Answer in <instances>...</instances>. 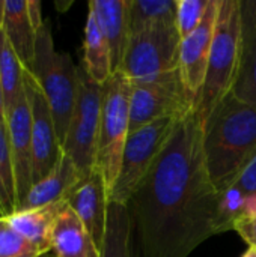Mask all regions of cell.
<instances>
[{
    "instance_id": "1",
    "label": "cell",
    "mask_w": 256,
    "mask_h": 257,
    "mask_svg": "<svg viewBox=\"0 0 256 257\" xmlns=\"http://www.w3.org/2000/svg\"><path fill=\"white\" fill-rule=\"evenodd\" d=\"M127 209L134 257H189L219 235V191L207 170L196 110L178 119Z\"/></svg>"
},
{
    "instance_id": "11",
    "label": "cell",
    "mask_w": 256,
    "mask_h": 257,
    "mask_svg": "<svg viewBox=\"0 0 256 257\" xmlns=\"http://www.w3.org/2000/svg\"><path fill=\"white\" fill-rule=\"evenodd\" d=\"M219 5L220 0H210V6L202 23L187 38L181 39L180 45V75L195 110L207 75Z\"/></svg>"
},
{
    "instance_id": "31",
    "label": "cell",
    "mask_w": 256,
    "mask_h": 257,
    "mask_svg": "<svg viewBox=\"0 0 256 257\" xmlns=\"http://www.w3.org/2000/svg\"><path fill=\"white\" fill-rule=\"evenodd\" d=\"M256 217V194H246L243 203V218Z\"/></svg>"
},
{
    "instance_id": "10",
    "label": "cell",
    "mask_w": 256,
    "mask_h": 257,
    "mask_svg": "<svg viewBox=\"0 0 256 257\" xmlns=\"http://www.w3.org/2000/svg\"><path fill=\"white\" fill-rule=\"evenodd\" d=\"M24 92L30 108L32 146H33V185L44 179L62 157L50 104L35 77L24 69Z\"/></svg>"
},
{
    "instance_id": "6",
    "label": "cell",
    "mask_w": 256,
    "mask_h": 257,
    "mask_svg": "<svg viewBox=\"0 0 256 257\" xmlns=\"http://www.w3.org/2000/svg\"><path fill=\"white\" fill-rule=\"evenodd\" d=\"M101 110L103 86L95 83L80 65L77 99L62 149L72 160L83 179L97 169Z\"/></svg>"
},
{
    "instance_id": "34",
    "label": "cell",
    "mask_w": 256,
    "mask_h": 257,
    "mask_svg": "<svg viewBox=\"0 0 256 257\" xmlns=\"http://www.w3.org/2000/svg\"><path fill=\"white\" fill-rule=\"evenodd\" d=\"M3 14H5V0H0V27L3 23Z\"/></svg>"
},
{
    "instance_id": "3",
    "label": "cell",
    "mask_w": 256,
    "mask_h": 257,
    "mask_svg": "<svg viewBox=\"0 0 256 257\" xmlns=\"http://www.w3.org/2000/svg\"><path fill=\"white\" fill-rule=\"evenodd\" d=\"M240 0H220L204 87L196 105L202 122L232 92L241 59Z\"/></svg>"
},
{
    "instance_id": "25",
    "label": "cell",
    "mask_w": 256,
    "mask_h": 257,
    "mask_svg": "<svg viewBox=\"0 0 256 257\" xmlns=\"http://www.w3.org/2000/svg\"><path fill=\"white\" fill-rule=\"evenodd\" d=\"M244 197L246 194L235 185H231L219 193V211H217L219 233L234 230L235 221L243 218Z\"/></svg>"
},
{
    "instance_id": "7",
    "label": "cell",
    "mask_w": 256,
    "mask_h": 257,
    "mask_svg": "<svg viewBox=\"0 0 256 257\" xmlns=\"http://www.w3.org/2000/svg\"><path fill=\"white\" fill-rule=\"evenodd\" d=\"M180 45L181 36L177 24L133 33L118 72L136 83L177 71L180 69Z\"/></svg>"
},
{
    "instance_id": "19",
    "label": "cell",
    "mask_w": 256,
    "mask_h": 257,
    "mask_svg": "<svg viewBox=\"0 0 256 257\" xmlns=\"http://www.w3.org/2000/svg\"><path fill=\"white\" fill-rule=\"evenodd\" d=\"M81 66L84 68L86 74L101 86L106 84L113 75L109 45L91 12H88V20L84 26Z\"/></svg>"
},
{
    "instance_id": "5",
    "label": "cell",
    "mask_w": 256,
    "mask_h": 257,
    "mask_svg": "<svg viewBox=\"0 0 256 257\" xmlns=\"http://www.w3.org/2000/svg\"><path fill=\"white\" fill-rule=\"evenodd\" d=\"M130 80L116 72L103 84V110L97 151V169L101 172L109 197L119 176L122 152L130 134Z\"/></svg>"
},
{
    "instance_id": "23",
    "label": "cell",
    "mask_w": 256,
    "mask_h": 257,
    "mask_svg": "<svg viewBox=\"0 0 256 257\" xmlns=\"http://www.w3.org/2000/svg\"><path fill=\"white\" fill-rule=\"evenodd\" d=\"M24 66L12 48L8 36L0 29V78L5 98V111L24 92Z\"/></svg>"
},
{
    "instance_id": "29",
    "label": "cell",
    "mask_w": 256,
    "mask_h": 257,
    "mask_svg": "<svg viewBox=\"0 0 256 257\" xmlns=\"http://www.w3.org/2000/svg\"><path fill=\"white\" fill-rule=\"evenodd\" d=\"M234 230L243 238L249 247H256V217L240 218L234 224Z\"/></svg>"
},
{
    "instance_id": "13",
    "label": "cell",
    "mask_w": 256,
    "mask_h": 257,
    "mask_svg": "<svg viewBox=\"0 0 256 257\" xmlns=\"http://www.w3.org/2000/svg\"><path fill=\"white\" fill-rule=\"evenodd\" d=\"M66 202L86 226L101 251L107 230V212L110 203L109 191L101 172L95 169L88 178L81 179L71 191Z\"/></svg>"
},
{
    "instance_id": "12",
    "label": "cell",
    "mask_w": 256,
    "mask_h": 257,
    "mask_svg": "<svg viewBox=\"0 0 256 257\" xmlns=\"http://www.w3.org/2000/svg\"><path fill=\"white\" fill-rule=\"evenodd\" d=\"M5 123L9 139V148L14 163L18 209L33 187V146H32V125L30 108L26 92H23L15 102L5 111Z\"/></svg>"
},
{
    "instance_id": "14",
    "label": "cell",
    "mask_w": 256,
    "mask_h": 257,
    "mask_svg": "<svg viewBox=\"0 0 256 257\" xmlns=\"http://www.w3.org/2000/svg\"><path fill=\"white\" fill-rule=\"evenodd\" d=\"M89 12L94 15L109 45L113 74H116L122 65L131 36L130 0H91Z\"/></svg>"
},
{
    "instance_id": "8",
    "label": "cell",
    "mask_w": 256,
    "mask_h": 257,
    "mask_svg": "<svg viewBox=\"0 0 256 257\" xmlns=\"http://www.w3.org/2000/svg\"><path fill=\"white\" fill-rule=\"evenodd\" d=\"M178 119L180 117H163L128 134L122 152L119 176L109 197L110 202L127 206L134 190L164 148Z\"/></svg>"
},
{
    "instance_id": "9",
    "label": "cell",
    "mask_w": 256,
    "mask_h": 257,
    "mask_svg": "<svg viewBox=\"0 0 256 257\" xmlns=\"http://www.w3.org/2000/svg\"><path fill=\"white\" fill-rule=\"evenodd\" d=\"M192 110L195 107L186 93L180 69L155 80L131 83L130 133L163 117H183Z\"/></svg>"
},
{
    "instance_id": "16",
    "label": "cell",
    "mask_w": 256,
    "mask_h": 257,
    "mask_svg": "<svg viewBox=\"0 0 256 257\" xmlns=\"http://www.w3.org/2000/svg\"><path fill=\"white\" fill-rule=\"evenodd\" d=\"M51 251L54 257H101L94 238L69 205L63 208L54 223Z\"/></svg>"
},
{
    "instance_id": "22",
    "label": "cell",
    "mask_w": 256,
    "mask_h": 257,
    "mask_svg": "<svg viewBox=\"0 0 256 257\" xmlns=\"http://www.w3.org/2000/svg\"><path fill=\"white\" fill-rule=\"evenodd\" d=\"M243 47L232 93L256 108V29H241Z\"/></svg>"
},
{
    "instance_id": "26",
    "label": "cell",
    "mask_w": 256,
    "mask_h": 257,
    "mask_svg": "<svg viewBox=\"0 0 256 257\" xmlns=\"http://www.w3.org/2000/svg\"><path fill=\"white\" fill-rule=\"evenodd\" d=\"M39 250L0 217V257H41Z\"/></svg>"
},
{
    "instance_id": "32",
    "label": "cell",
    "mask_w": 256,
    "mask_h": 257,
    "mask_svg": "<svg viewBox=\"0 0 256 257\" xmlns=\"http://www.w3.org/2000/svg\"><path fill=\"white\" fill-rule=\"evenodd\" d=\"M0 120H5V98H3L2 78H0Z\"/></svg>"
},
{
    "instance_id": "30",
    "label": "cell",
    "mask_w": 256,
    "mask_h": 257,
    "mask_svg": "<svg viewBox=\"0 0 256 257\" xmlns=\"http://www.w3.org/2000/svg\"><path fill=\"white\" fill-rule=\"evenodd\" d=\"M27 12H29V18L32 21V26L38 32L42 27L44 21H45L42 18V14H41V2H38V0H27Z\"/></svg>"
},
{
    "instance_id": "18",
    "label": "cell",
    "mask_w": 256,
    "mask_h": 257,
    "mask_svg": "<svg viewBox=\"0 0 256 257\" xmlns=\"http://www.w3.org/2000/svg\"><path fill=\"white\" fill-rule=\"evenodd\" d=\"M0 29L8 36L23 66L29 69L35 57L38 32L29 18L27 0H5V14Z\"/></svg>"
},
{
    "instance_id": "24",
    "label": "cell",
    "mask_w": 256,
    "mask_h": 257,
    "mask_svg": "<svg viewBox=\"0 0 256 257\" xmlns=\"http://www.w3.org/2000/svg\"><path fill=\"white\" fill-rule=\"evenodd\" d=\"M18 211V194L14 163L5 120H0V217L8 218Z\"/></svg>"
},
{
    "instance_id": "20",
    "label": "cell",
    "mask_w": 256,
    "mask_h": 257,
    "mask_svg": "<svg viewBox=\"0 0 256 257\" xmlns=\"http://www.w3.org/2000/svg\"><path fill=\"white\" fill-rule=\"evenodd\" d=\"M101 257H134L131 242V221L125 205L110 202L107 230Z\"/></svg>"
},
{
    "instance_id": "27",
    "label": "cell",
    "mask_w": 256,
    "mask_h": 257,
    "mask_svg": "<svg viewBox=\"0 0 256 257\" xmlns=\"http://www.w3.org/2000/svg\"><path fill=\"white\" fill-rule=\"evenodd\" d=\"M208 6L210 0H177V29L181 39L199 27Z\"/></svg>"
},
{
    "instance_id": "2",
    "label": "cell",
    "mask_w": 256,
    "mask_h": 257,
    "mask_svg": "<svg viewBox=\"0 0 256 257\" xmlns=\"http://www.w3.org/2000/svg\"><path fill=\"white\" fill-rule=\"evenodd\" d=\"M210 179L220 193L231 187L256 152V108L232 92L202 122Z\"/></svg>"
},
{
    "instance_id": "4",
    "label": "cell",
    "mask_w": 256,
    "mask_h": 257,
    "mask_svg": "<svg viewBox=\"0 0 256 257\" xmlns=\"http://www.w3.org/2000/svg\"><path fill=\"white\" fill-rule=\"evenodd\" d=\"M27 71L35 77L50 104L57 137L63 145L77 99L78 66L68 53L56 50L48 18L36 33L35 57Z\"/></svg>"
},
{
    "instance_id": "21",
    "label": "cell",
    "mask_w": 256,
    "mask_h": 257,
    "mask_svg": "<svg viewBox=\"0 0 256 257\" xmlns=\"http://www.w3.org/2000/svg\"><path fill=\"white\" fill-rule=\"evenodd\" d=\"M172 24H177V0H130L131 35Z\"/></svg>"
},
{
    "instance_id": "15",
    "label": "cell",
    "mask_w": 256,
    "mask_h": 257,
    "mask_svg": "<svg viewBox=\"0 0 256 257\" xmlns=\"http://www.w3.org/2000/svg\"><path fill=\"white\" fill-rule=\"evenodd\" d=\"M81 179L83 178L72 160L65 152H62V157L57 161L56 167L44 179H41L30 188L20 209H33L51 203L66 202L68 196Z\"/></svg>"
},
{
    "instance_id": "17",
    "label": "cell",
    "mask_w": 256,
    "mask_h": 257,
    "mask_svg": "<svg viewBox=\"0 0 256 257\" xmlns=\"http://www.w3.org/2000/svg\"><path fill=\"white\" fill-rule=\"evenodd\" d=\"M68 202L51 203L33 209H20L6 220L29 242H32L41 254L51 251V233L59 214Z\"/></svg>"
},
{
    "instance_id": "33",
    "label": "cell",
    "mask_w": 256,
    "mask_h": 257,
    "mask_svg": "<svg viewBox=\"0 0 256 257\" xmlns=\"http://www.w3.org/2000/svg\"><path fill=\"white\" fill-rule=\"evenodd\" d=\"M241 257H256V247H249L247 251Z\"/></svg>"
},
{
    "instance_id": "28",
    "label": "cell",
    "mask_w": 256,
    "mask_h": 257,
    "mask_svg": "<svg viewBox=\"0 0 256 257\" xmlns=\"http://www.w3.org/2000/svg\"><path fill=\"white\" fill-rule=\"evenodd\" d=\"M232 185L240 188L244 194H256V152Z\"/></svg>"
}]
</instances>
